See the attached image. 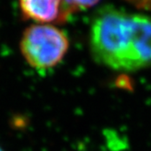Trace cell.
I'll return each instance as SVG.
<instances>
[{"instance_id": "cell-4", "label": "cell", "mask_w": 151, "mask_h": 151, "mask_svg": "<svg viewBox=\"0 0 151 151\" xmlns=\"http://www.w3.org/2000/svg\"><path fill=\"white\" fill-rule=\"evenodd\" d=\"M100 0H64L66 8L70 16L81 10L88 9L99 4Z\"/></svg>"}, {"instance_id": "cell-5", "label": "cell", "mask_w": 151, "mask_h": 151, "mask_svg": "<svg viewBox=\"0 0 151 151\" xmlns=\"http://www.w3.org/2000/svg\"><path fill=\"white\" fill-rule=\"evenodd\" d=\"M125 1L136 8L151 11V0H125Z\"/></svg>"}, {"instance_id": "cell-2", "label": "cell", "mask_w": 151, "mask_h": 151, "mask_svg": "<svg viewBox=\"0 0 151 151\" xmlns=\"http://www.w3.org/2000/svg\"><path fill=\"white\" fill-rule=\"evenodd\" d=\"M19 47L30 67L46 70L55 68L63 60L69 48V39L54 25L33 24L24 30Z\"/></svg>"}, {"instance_id": "cell-6", "label": "cell", "mask_w": 151, "mask_h": 151, "mask_svg": "<svg viewBox=\"0 0 151 151\" xmlns=\"http://www.w3.org/2000/svg\"><path fill=\"white\" fill-rule=\"evenodd\" d=\"M0 151H4V150H3V149H2L1 147H0Z\"/></svg>"}, {"instance_id": "cell-1", "label": "cell", "mask_w": 151, "mask_h": 151, "mask_svg": "<svg viewBox=\"0 0 151 151\" xmlns=\"http://www.w3.org/2000/svg\"><path fill=\"white\" fill-rule=\"evenodd\" d=\"M89 50L95 61L116 71L151 67V16L103 7L92 19Z\"/></svg>"}, {"instance_id": "cell-3", "label": "cell", "mask_w": 151, "mask_h": 151, "mask_svg": "<svg viewBox=\"0 0 151 151\" xmlns=\"http://www.w3.org/2000/svg\"><path fill=\"white\" fill-rule=\"evenodd\" d=\"M23 18L35 24H63L70 17L64 0H19Z\"/></svg>"}]
</instances>
